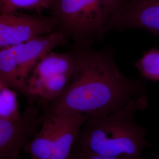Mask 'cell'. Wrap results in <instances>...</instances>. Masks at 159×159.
I'll list each match as a JSON object with an SVG mask.
<instances>
[{
	"label": "cell",
	"mask_w": 159,
	"mask_h": 159,
	"mask_svg": "<svg viewBox=\"0 0 159 159\" xmlns=\"http://www.w3.org/2000/svg\"><path fill=\"white\" fill-rule=\"evenodd\" d=\"M73 71L62 94L41 107L42 113L100 117L124 107L146 94L145 80H131L121 73L111 47L101 50L74 45Z\"/></svg>",
	"instance_id": "obj_1"
},
{
	"label": "cell",
	"mask_w": 159,
	"mask_h": 159,
	"mask_svg": "<svg viewBox=\"0 0 159 159\" xmlns=\"http://www.w3.org/2000/svg\"><path fill=\"white\" fill-rule=\"evenodd\" d=\"M148 104L144 94L112 113L89 118L80 131L75 146L102 156L142 158L143 150L148 146L147 130L137 124L134 115Z\"/></svg>",
	"instance_id": "obj_2"
},
{
	"label": "cell",
	"mask_w": 159,
	"mask_h": 159,
	"mask_svg": "<svg viewBox=\"0 0 159 159\" xmlns=\"http://www.w3.org/2000/svg\"><path fill=\"white\" fill-rule=\"evenodd\" d=\"M129 0H52L51 17L56 31L71 39L74 45L90 46L103 39L109 24Z\"/></svg>",
	"instance_id": "obj_3"
},
{
	"label": "cell",
	"mask_w": 159,
	"mask_h": 159,
	"mask_svg": "<svg viewBox=\"0 0 159 159\" xmlns=\"http://www.w3.org/2000/svg\"><path fill=\"white\" fill-rule=\"evenodd\" d=\"M68 42L63 34L54 31L22 44L1 49L0 84L21 93L27 100L29 92L27 81L33 69L54 48Z\"/></svg>",
	"instance_id": "obj_4"
},
{
	"label": "cell",
	"mask_w": 159,
	"mask_h": 159,
	"mask_svg": "<svg viewBox=\"0 0 159 159\" xmlns=\"http://www.w3.org/2000/svg\"><path fill=\"white\" fill-rule=\"evenodd\" d=\"M40 106L29 104L14 119H0V159H17L20 152L40 130Z\"/></svg>",
	"instance_id": "obj_5"
},
{
	"label": "cell",
	"mask_w": 159,
	"mask_h": 159,
	"mask_svg": "<svg viewBox=\"0 0 159 159\" xmlns=\"http://www.w3.org/2000/svg\"><path fill=\"white\" fill-rule=\"evenodd\" d=\"M56 31L52 17L41 13L33 14L16 11L0 15V48L27 42Z\"/></svg>",
	"instance_id": "obj_6"
},
{
	"label": "cell",
	"mask_w": 159,
	"mask_h": 159,
	"mask_svg": "<svg viewBox=\"0 0 159 159\" xmlns=\"http://www.w3.org/2000/svg\"><path fill=\"white\" fill-rule=\"evenodd\" d=\"M131 29H144L159 35V0H131L119 8L111 18L109 30Z\"/></svg>",
	"instance_id": "obj_7"
},
{
	"label": "cell",
	"mask_w": 159,
	"mask_h": 159,
	"mask_svg": "<svg viewBox=\"0 0 159 159\" xmlns=\"http://www.w3.org/2000/svg\"><path fill=\"white\" fill-rule=\"evenodd\" d=\"M51 115L54 121L52 159H70L80 131L89 117L82 114Z\"/></svg>",
	"instance_id": "obj_8"
},
{
	"label": "cell",
	"mask_w": 159,
	"mask_h": 159,
	"mask_svg": "<svg viewBox=\"0 0 159 159\" xmlns=\"http://www.w3.org/2000/svg\"><path fill=\"white\" fill-rule=\"evenodd\" d=\"M54 142L53 116L42 113V122L37 134L24 147L23 151L31 159H52Z\"/></svg>",
	"instance_id": "obj_9"
},
{
	"label": "cell",
	"mask_w": 159,
	"mask_h": 159,
	"mask_svg": "<svg viewBox=\"0 0 159 159\" xmlns=\"http://www.w3.org/2000/svg\"><path fill=\"white\" fill-rule=\"evenodd\" d=\"M74 66V54L71 50L64 53L51 51L36 64L29 79L46 78L61 74L71 75Z\"/></svg>",
	"instance_id": "obj_10"
},
{
	"label": "cell",
	"mask_w": 159,
	"mask_h": 159,
	"mask_svg": "<svg viewBox=\"0 0 159 159\" xmlns=\"http://www.w3.org/2000/svg\"><path fill=\"white\" fill-rule=\"evenodd\" d=\"M143 79L159 81V49L153 48L146 52L134 64Z\"/></svg>",
	"instance_id": "obj_11"
},
{
	"label": "cell",
	"mask_w": 159,
	"mask_h": 159,
	"mask_svg": "<svg viewBox=\"0 0 159 159\" xmlns=\"http://www.w3.org/2000/svg\"><path fill=\"white\" fill-rule=\"evenodd\" d=\"M52 0H0V12L11 13L20 10H34L41 13L44 10L50 9Z\"/></svg>",
	"instance_id": "obj_12"
},
{
	"label": "cell",
	"mask_w": 159,
	"mask_h": 159,
	"mask_svg": "<svg viewBox=\"0 0 159 159\" xmlns=\"http://www.w3.org/2000/svg\"><path fill=\"white\" fill-rule=\"evenodd\" d=\"M17 94L12 89L0 84V119H14L21 114Z\"/></svg>",
	"instance_id": "obj_13"
},
{
	"label": "cell",
	"mask_w": 159,
	"mask_h": 159,
	"mask_svg": "<svg viewBox=\"0 0 159 159\" xmlns=\"http://www.w3.org/2000/svg\"><path fill=\"white\" fill-rule=\"evenodd\" d=\"M70 159H143L132 157H113L106 156L93 153L84 148L80 146H74ZM153 159H159V154H157Z\"/></svg>",
	"instance_id": "obj_14"
},
{
	"label": "cell",
	"mask_w": 159,
	"mask_h": 159,
	"mask_svg": "<svg viewBox=\"0 0 159 159\" xmlns=\"http://www.w3.org/2000/svg\"><path fill=\"white\" fill-rule=\"evenodd\" d=\"M129 1H131V0H129Z\"/></svg>",
	"instance_id": "obj_15"
},
{
	"label": "cell",
	"mask_w": 159,
	"mask_h": 159,
	"mask_svg": "<svg viewBox=\"0 0 159 159\" xmlns=\"http://www.w3.org/2000/svg\"></svg>",
	"instance_id": "obj_16"
}]
</instances>
